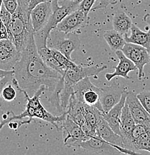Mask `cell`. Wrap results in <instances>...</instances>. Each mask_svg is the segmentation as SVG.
<instances>
[{
	"mask_svg": "<svg viewBox=\"0 0 150 155\" xmlns=\"http://www.w3.org/2000/svg\"><path fill=\"white\" fill-rule=\"evenodd\" d=\"M107 69V66L102 67H82L78 66L75 69H67L64 75V87L61 90V95L65 98H70L73 93L74 85L82 79L88 77L96 76Z\"/></svg>",
	"mask_w": 150,
	"mask_h": 155,
	"instance_id": "obj_5",
	"label": "cell"
},
{
	"mask_svg": "<svg viewBox=\"0 0 150 155\" xmlns=\"http://www.w3.org/2000/svg\"><path fill=\"white\" fill-rule=\"evenodd\" d=\"M96 0H82L78 5V10L82 11L86 16H88V14L92 10V8L94 5Z\"/></svg>",
	"mask_w": 150,
	"mask_h": 155,
	"instance_id": "obj_27",
	"label": "cell"
},
{
	"mask_svg": "<svg viewBox=\"0 0 150 155\" xmlns=\"http://www.w3.org/2000/svg\"><path fill=\"white\" fill-rule=\"evenodd\" d=\"M61 123L64 130V144L65 146L80 148L82 142L88 140L84 134L82 127L74 122L67 114Z\"/></svg>",
	"mask_w": 150,
	"mask_h": 155,
	"instance_id": "obj_7",
	"label": "cell"
},
{
	"mask_svg": "<svg viewBox=\"0 0 150 155\" xmlns=\"http://www.w3.org/2000/svg\"><path fill=\"white\" fill-rule=\"evenodd\" d=\"M119 1L120 0H96L91 11L105 8L109 5H116Z\"/></svg>",
	"mask_w": 150,
	"mask_h": 155,
	"instance_id": "obj_28",
	"label": "cell"
},
{
	"mask_svg": "<svg viewBox=\"0 0 150 155\" xmlns=\"http://www.w3.org/2000/svg\"><path fill=\"white\" fill-rule=\"evenodd\" d=\"M137 97L143 107L150 114V91L145 90V91L141 92L137 95Z\"/></svg>",
	"mask_w": 150,
	"mask_h": 155,
	"instance_id": "obj_25",
	"label": "cell"
},
{
	"mask_svg": "<svg viewBox=\"0 0 150 155\" xmlns=\"http://www.w3.org/2000/svg\"><path fill=\"white\" fill-rule=\"evenodd\" d=\"M2 5V0H0V13H1Z\"/></svg>",
	"mask_w": 150,
	"mask_h": 155,
	"instance_id": "obj_37",
	"label": "cell"
},
{
	"mask_svg": "<svg viewBox=\"0 0 150 155\" xmlns=\"http://www.w3.org/2000/svg\"><path fill=\"white\" fill-rule=\"evenodd\" d=\"M13 77H14V75H8V76H5L2 78V79H0V107H2V106L3 105V99L2 98V92L3 88H4L8 84L11 82Z\"/></svg>",
	"mask_w": 150,
	"mask_h": 155,
	"instance_id": "obj_30",
	"label": "cell"
},
{
	"mask_svg": "<svg viewBox=\"0 0 150 155\" xmlns=\"http://www.w3.org/2000/svg\"><path fill=\"white\" fill-rule=\"evenodd\" d=\"M14 77L18 83L17 90H25L32 96L44 85L51 93L64 81V75L49 67L38 53L35 40V33L32 34L26 46L21 52L18 62L14 68Z\"/></svg>",
	"mask_w": 150,
	"mask_h": 155,
	"instance_id": "obj_1",
	"label": "cell"
},
{
	"mask_svg": "<svg viewBox=\"0 0 150 155\" xmlns=\"http://www.w3.org/2000/svg\"><path fill=\"white\" fill-rule=\"evenodd\" d=\"M38 51L40 56L43 60V61L49 67H51L54 70L57 71L58 72H59L62 75H64V73H65V72L67 70L54 58V56L52 55V53L51 48H49L48 46H46V47L38 48Z\"/></svg>",
	"mask_w": 150,
	"mask_h": 155,
	"instance_id": "obj_21",
	"label": "cell"
},
{
	"mask_svg": "<svg viewBox=\"0 0 150 155\" xmlns=\"http://www.w3.org/2000/svg\"><path fill=\"white\" fill-rule=\"evenodd\" d=\"M14 75V70H3V69H0V79H2V78L8 76V75Z\"/></svg>",
	"mask_w": 150,
	"mask_h": 155,
	"instance_id": "obj_33",
	"label": "cell"
},
{
	"mask_svg": "<svg viewBox=\"0 0 150 155\" xmlns=\"http://www.w3.org/2000/svg\"><path fill=\"white\" fill-rule=\"evenodd\" d=\"M96 134L115 147L120 153L126 154H138V153L125 148L122 137L116 134L111 129L104 118H102L98 123L97 127H96Z\"/></svg>",
	"mask_w": 150,
	"mask_h": 155,
	"instance_id": "obj_9",
	"label": "cell"
},
{
	"mask_svg": "<svg viewBox=\"0 0 150 155\" xmlns=\"http://www.w3.org/2000/svg\"><path fill=\"white\" fill-rule=\"evenodd\" d=\"M3 39H9V35L5 25L0 19V40Z\"/></svg>",
	"mask_w": 150,
	"mask_h": 155,
	"instance_id": "obj_31",
	"label": "cell"
},
{
	"mask_svg": "<svg viewBox=\"0 0 150 155\" xmlns=\"http://www.w3.org/2000/svg\"><path fill=\"white\" fill-rule=\"evenodd\" d=\"M3 114H4V111H3L1 109V107H0V124L2 123V122L3 120Z\"/></svg>",
	"mask_w": 150,
	"mask_h": 155,
	"instance_id": "obj_36",
	"label": "cell"
},
{
	"mask_svg": "<svg viewBox=\"0 0 150 155\" xmlns=\"http://www.w3.org/2000/svg\"><path fill=\"white\" fill-rule=\"evenodd\" d=\"M125 102L136 124L150 125V114L146 110L134 92L128 91Z\"/></svg>",
	"mask_w": 150,
	"mask_h": 155,
	"instance_id": "obj_14",
	"label": "cell"
},
{
	"mask_svg": "<svg viewBox=\"0 0 150 155\" xmlns=\"http://www.w3.org/2000/svg\"><path fill=\"white\" fill-rule=\"evenodd\" d=\"M17 1H18V5L28 8V4H29L30 0H17Z\"/></svg>",
	"mask_w": 150,
	"mask_h": 155,
	"instance_id": "obj_34",
	"label": "cell"
},
{
	"mask_svg": "<svg viewBox=\"0 0 150 155\" xmlns=\"http://www.w3.org/2000/svg\"><path fill=\"white\" fill-rule=\"evenodd\" d=\"M100 88L91 83L90 77L82 79L73 87V93L78 101L89 106L96 107L102 114L104 113L99 101Z\"/></svg>",
	"mask_w": 150,
	"mask_h": 155,
	"instance_id": "obj_6",
	"label": "cell"
},
{
	"mask_svg": "<svg viewBox=\"0 0 150 155\" xmlns=\"http://www.w3.org/2000/svg\"><path fill=\"white\" fill-rule=\"evenodd\" d=\"M143 21H144L146 23H147L150 26V14H146V15L143 17Z\"/></svg>",
	"mask_w": 150,
	"mask_h": 155,
	"instance_id": "obj_35",
	"label": "cell"
},
{
	"mask_svg": "<svg viewBox=\"0 0 150 155\" xmlns=\"http://www.w3.org/2000/svg\"><path fill=\"white\" fill-rule=\"evenodd\" d=\"M52 0H30L29 4H28V12L31 13L32 9L36 7L38 5L43 2H52Z\"/></svg>",
	"mask_w": 150,
	"mask_h": 155,
	"instance_id": "obj_32",
	"label": "cell"
},
{
	"mask_svg": "<svg viewBox=\"0 0 150 155\" xmlns=\"http://www.w3.org/2000/svg\"><path fill=\"white\" fill-rule=\"evenodd\" d=\"M132 25V19L123 11H117L115 13L113 19L114 30L124 35L128 34Z\"/></svg>",
	"mask_w": 150,
	"mask_h": 155,
	"instance_id": "obj_18",
	"label": "cell"
},
{
	"mask_svg": "<svg viewBox=\"0 0 150 155\" xmlns=\"http://www.w3.org/2000/svg\"><path fill=\"white\" fill-rule=\"evenodd\" d=\"M103 37L109 47L114 51L122 50L126 43L124 38V35L115 30L106 31Z\"/></svg>",
	"mask_w": 150,
	"mask_h": 155,
	"instance_id": "obj_20",
	"label": "cell"
},
{
	"mask_svg": "<svg viewBox=\"0 0 150 155\" xmlns=\"http://www.w3.org/2000/svg\"><path fill=\"white\" fill-rule=\"evenodd\" d=\"M2 4L11 14H14L18 7L17 0H2Z\"/></svg>",
	"mask_w": 150,
	"mask_h": 155,
	"instance_id": "obj_29",
	"label": "cell"
},
{
	"mask_svg": "<svg viewBox=\"0 0 150 155\" xmlns=\"http://www.w3.org/2000/svg\"><path fill=\"white\" fill-rule=\"evenodd\" d=\"M135 125H136V123H135L133 116L131 114L129 107L125 102V105L122 108L120 116V129L122 138H125L129 135Z\"/></svg>",
	"mask_w": 150,
	"mask_h": 155,
	"instance_id": "obj_19",
	"label": "cell"
},
{
	"mask_svg": "<svg viewBox=\"0 0 150 155\" xmlns=\"http://www.w3.org/2000/svg\"><path fill=\"white\" fill-rule=\"evenodd\" d=\"M128 149L138 154L140 151H146L150 153V129L131 142Z\"/></svg>",
	"mask_w": 150,
	"mask_h": 155,
	"instance_id": "obj_23",
	"label": "cell"
},
{
	"mask_svg": "<svg viewBox=\"0 0 150 155\" xmlns=\"http://www.w3.org/2000/svg\"><path fill=\"white\" fill-rule=\"evenodd\" d=\"M83 114L86 123L92 128L96 130L98 123L103 118L101 111H99L96 107L89 106L86 104H84Z\"/></svg>",
	"mask_w": 150,
	"mask_h": 155,
	"instance_id": "obj_22",
	"label": "cell"
},
{
	"mask_svg": "<svg viewBox=\"0 0 150 155\" xmlns=\"http://www.w3.org/2000/svg\"><path fill=\"white\" fill-rule=\"evenodd\" d=\"M81 41L78 34L74 32L65 33L53 29L47 39V46L49 48L58 50L68 59H71V54L80 46Z\"/></svg>",
	"mask_w": 150,
	"mask_h": 155,
	"instance_id": "obj_4",
	"label": "cell"
},
{
	"mask_svg": "<svg viewBox=\"0 0 150 155\" xmlns=\"http://www.w3.org/2000/svg\"><path fill=\"white\" fill-rule=\"evenodd\" d=\"M115 53L119 59V64H117V67L114 68V72H111V73L105 74V78L108 81L112 80L114 78L117 76L124 78L125 79H129L130 77L128 76V73L132 71L137 70L138 69H137L136 66L123 54L122 50L116 51Z\"/></svg>",
	"mask_w": 150,
	"mask_h": 155,
	"instance_id": "obj_15",
	"label": "cell"
},
{
	"mask_svg": "<svg viewBox=\"0 0 150 155\" xmlns=\"http://www.w3.org/2000/svg\"><path fill=\"white\" fill-rule=\"evenodd\" d=\"M82 0H52V12L46 26L38 32H35V40L37 48L47 46V39L53 29L68 14L78 8Z\"/></svg>",
	"mask_w": 150,
	"mask_h": 155,
	"instance_id": "obj_2",
	"label": "cell"
},
{
	"mask_svg": "<svg viewBox=\"0 0 150 155\" xmlns=\"http://www.w3.org/2000/svg\"><path fill=\"white\" fill-rule=\"evenodd\" d=\"M11 83V82H10ZM8 83L3 88L2 92V98L4 101L11 102L13 101L17 97V88L13 85V84Z\"/></svg>",
	"mask_w": 150,
	"mask_h": 155,
	"instance_id": "obj_24",
	"label": "cell"
},
{
	"mask_svg": "<svg viewBox=\"0 0 150 155\" xmlns=\"http://www.w3.org/2000/svg\"><path fill=\"white\" fill-rule=\"evenodd\" d=\"M52 12V2L40 3L32 9L30 13V17L35 32L39 31L46 26Z\"/></svg>",
	"mask_w": 150,
	"mask_h": 155,
	"instance_id": "obj_13",
	"label": "cell"
},
{
	"mask_svg": "<svg viewBox=\"0 0 150 155\" xmlns=\"http://www.w3.org/2000/svg\"><path fill=\"white\" fill-rule=\"evenodd\" d=\"M130 31V36H128L127 34L124 35L125 42L143 46L150 54V29L146 32L143 31L137 25L133 24Z\"/></svg>",
	"mask_w": 150,
	"mask_h": 155,
	"instance_id": "obj_17",
	"label": "cell"
},
{
	"mask_svg": "<svg viewBox=\"0 0 150 155\" xmlns=\"http://www.w3.org/2000/svg\"><path fill=\"white\" fill-rule=\"evenodd\" d=\"M88 22V16H86L82 11L78 9L68 14L55 28L65 33L74 32L83 28Z\"/></svg>",
	"mask_w": 150,
	"mask_h": 155,
	"instance_id": "obj_12",
	"label": "cell"
},
{
	"mask_svg": "<svg viewBox=\"0 0 150 155\" xmlns=\"http://www.w3.org/2000/svg\"><path fill=\"white\" fill-rule=\"evenodd\" d=\"M80 148H82L84 151L93 153L115 154L119 152L115 147L102 139L99 136H94L85 141H82Z\"/></svg>",
	"mask_w": 150,
	"mask_h": 155,
	"instance_id": "obj_16",
	"label": "cell"
},
{
	"mask_svg": "<svg viewBox=\"0 0 150 155\" xmlns=\"http://www.w3.org/2000/svg\"><path fill=\"white\" fill-rule=\"evenodd\" d=\"M35 33L28 8L18 5L12 14L9 25V39L21 53L26 46L31 35Z\"/></svg>",
	"mask_w": 150,
	"mask_h": 155,
	"instance_id": "obj_3",
	"label": "cell"
},
{
	"mask_svg": "<svg viewBox=\"0 0 150 155\" xmlns=\"http://www.w3.org/2000/svg\"><path fill=\"white\" fill-rule=\"evenodd\" d=\"M122 51L136 66L138 70V78L144 77V66L150 62V54L146 48L140 45L126 43Z\"/></svg>",
	"mask_w": 150,
	"mask_h": 155,
	"instance_id": "obj_8",
	"label": "cell"
},
{
	"mask_svg": "<svg viewBox=\"0 0 150 155\" xmlns=\"http://www.w3.org/2000/svg\"><path fill=\"white\" fill-rule=\"evenodd\" d=\"M11 17H12V14H11L6 8L4 5H2L1 13H0V19L2 22H3L5 25L6 28H7L8 32L9 31V25H10Z\"/></svg>",
	"mask_w": 150,
	"mask_h": 155,
	"instance_id": "obj_26",
	"label": "cell"
},
{
	"mask_svg": "<svg viewBox=\"0 0 150 155\" xmlns=\"http://www.w3.org/2000/svg\"><path fill=\"white\" fill-rule=\"evenodd\" d=\"M125 88L120 84H113L109 87L100 88L99 101L104 113H108L121 99ZM103 113V114H104Z\"/></svg>",
	"mask_w": 150,
	"mask_h": 155,
	"instance_id": "obj_11",
	"label": "cell"
},
{
	"mask_svg": "<svg viewBox=\"0 0 150 155\" xmlns=\"http://www.w3.org/2000/svg\"><path fill=\"white\" fill-rule=\"evenodd\" d=\"M21 53L16 48L10 39L0 40V69L3 70H14L18 62Z\"/></svg>",
	"mask_w": 150,
	"mask_h": 155,
	"instance_id": "obj_10",
	"label": "cell"
}]
</instances>
